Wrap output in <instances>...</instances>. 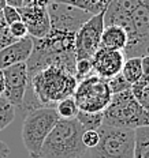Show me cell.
<instances>
[{
    "instance_id": "1",
    "label": "cell",
    "mask_w": 149,
    "mask_h": 158,
    "mask_svg": "<svg viewBox=\"0 0 149 158\" xmlns=\"http://www.w3.org/2000/svg\"><path fill=\"white\" fill-rule=\"evenodd\" d=\"M104 25H119L127 33L125 59L149 53V0H110Z\"/></svg>"
},
{
    "instance_id": "2",
    "label": "cell",
    "mask_w": 149,
    "mask_h": 158,
    "mask_svg": "<svg viewBox=\"0 0 149 158\" xmlns=\"http://www.w3.org/2000/svg\"><path fill=\"white\" fill-rule=\"evenodd\" d=\"M74 38V33L52 27L45 37L33 38V52L26 61L29 79L37 71L52 64L60 65L75 74Z\"/></svg>"
},
{
    "instance_id": "3",
    "label": "cell",
    "mask_w": 149,
    "mask_h": 158,
    "mask_svg": "<svg viewBox=\"0 0 149 158\" xmlns=\"http://www.w3.org/2000/svg\"><path fill=\"white\" fill-rule=\"evenodd\" d=\"M77 85L74 72L55 64L37 71L29 79V86L36 100L41 106L47 108H55L59 101L72 97Z\"/></svg>"
},
{
    "instance_id": "4",
    "label": "cell",
    "mask_w": 149,
    "mask_h": 158,
    "mask_svg": "<svg viewBox=\"0 0 149 158\" xmlns=\"http://www.w3.org/2000/svg\"><path fill=\"white\" fill-rule=\"evenodd\" d=\"M84 127L77 118H59L40 150L38 158H81L86 154L82 142Z\"/></svg>"
},
{
    "instance_id": "5",
    "label": "cell",
    "mask_w": 149,
    "mask_h": 158,
    "mask_svg": "<svg viewBox=\"0 0 149 158\" xmlns=\"http://www.w3.org/2000/svg\"><path fill=\"white\" fill-rule=\"evenodd\" d=\"M103 124L126 130L149 126V112L135 100L131 89L112 94L111 102L103 112Z\"/></svg>"
},
{
    "instance_id": "6",
    "label": "cell",
    "mask_w": 149,
    "mask_h": 158,
    "mask_svg": "<svg viewBox=\"0 0 149 158\" xmlns=\"http://www.w3.org/2000/svg\"><path fill=\"white\" fill-rule=\"evenodd\" d=\"M59 118L55 108L42 106L26 113L21 135L30 158L40 157V150Z\"/></svg>"
},
{
    "instance_id": "7",
    "label": "cell",
    "mask_w": 149,
    "mask_h": 158,
    "mask_svg": "<svg viewBox=\"0 0 149 158\" xmlns=\"http://www.w3.org/2000/svg\"><path fill=\"white\" fill-rule=\"evenodd\" d=\"M97 132L100 140L88 150L92 158H134L135 130L101 124Z\"/></svg>"
},
{
    "instance_id": "8",
    "label": "cell",
    "mask_w": 149,
    "mask_h": 158,
    "mask_svg": "<svg viewBox=\"0 0 149 158\" xmlns=\"http://www.w3.org/2000/svg\"><path fill=\"white\" fill-rule=\"evenodd\" d=\"M72 97L81 112L103 113L111 102L112 93L108 86V81L93 74L78 81Z\"/></svg>"
},
{
    "instance_id": "9",
    "label": "cell",
    "mask_w": 149,
    "mask_h": 158,
    "mask_svg": "<svg viewBox=\"0 0 149 158\" xmlns=\"http://www.w3.org/2000/svg\"><path fill=\"white\" fill-rule=\"evenodd\" d=\"M104 12L93 15L85 22L74 38V55L75 61L82 59H92L101 42V34L104 30Z\"/></svg>"
},
{
    "instance_id": "10",
    "label": "cell",
    "mask_w": 149,
    "mask_h": 158,
    "mask_svg": "<svg viewBox=\"0 0 149 158\" xmlns=\"http://www.w3.org/2000/svg\"><path fill=\"white\" fill-rule=\"evenodd\" d=\"M47 8L52 29L70 31L74 33V34L90 16H93L79 8H75L72 6L63 4V3H58V2H54Z\"/></svg>"
},
{
    "instance_id": "11",
    "label": "cell",
    "mask_w": 149,
    "mask_h": 158,
    "mask_svg": "<svg viewBox=\"0 0 149 158\" xmlns=\"http://www.w3.org/2000/svg\"><path fill=\"white\" fill-rule=\"evenodd\" d=\"M4 75V93L3 97L15 108H21L26 90L29 87V74L26 63L10 65L3 70Z\"/></svg>"
},
{
    "instance_id": "12",
    "label": "cell",
    "mask_w": 149,
    "mask_h": 158,
    "mask_svg": "<svg viewBox=\"0 0 149 158\" xmlns=\"http://www.w3.org/2000/svg\"><path fill=\"white\" fill-rule=\"evenodd\" d=\"M125 63V55L122 51H114V49L100 47L96 51L92 57V67L93 74L100 77L105 81L114 78L122 70Z\"/></svg>"
},
{
    "instance_id": "13",
    "label": "cell",
    "mask_w": 149,
    "mask_h": 158,
    "mask_svg": "<svg viewBox=\"0 0 149 158\" xmlns=\"http://www.w3.org/2000/svg\"><path fill=\"white\" fill-rule=\"evenodd\" d=\"M18 11L30 37L42 38L49 33L51 19L47 7H19Z\"/></svg>"
},
{
    "instance_id": "14",
    "label": "cell",
    "mask_w": 149,
    "mask_h": 158,
    "mask_svg": "<svg viewBox=\"0 0 149 158\" xmlns=\"http://www.w3.org/2000/svg\"><path fill=\"white\" fill-rule=\"evenodd\" d=\"M33 52V37L26 35V37L16 40L11 45L6 47L0 51V68L10 67V65L26 63L29 60Z\"/></svg>"
},
{
    "instance_id": "15",
    "label": "cell",
    "mask_w": 149,
    "mask_h": 158,
    "mask_svg": "<svg viewBox=\"0 0 149 158\" xmlns=\"http://www.w3.org/2000/svg\"><path fill=\"white\" fill-rule=\"evenodd\" d=\"M127 33L119 25H105L101 34L100 47L114 49V51H122L127 45Z\"/></svg>"
},
{
    "instance_id": "16",
    "label": "cell",
    "mask_w": 149,
    "mask_h": 158,
    "mask_svg": "<svg viewBox=\"0 0 149 158\" xmlns=\"http://www.w3.org/2000/svg\"><path fill=\"white\" fill-rule=\"evenodd\" d=\"M55 2L72 6V7L82 10V11L88 12L90 15L105 12L108 4H110V0H55Z\"/></svg>"
},
{
    "instance_id": "17",
    "label": "cell",
    "mask_w": 149,
    "mask_h": 158,
    "mask_svg": "<svg viewBox=\"0 0 149 158\" xmlns=\"http://www.w3.org/2000/svg\"><path fill=\"white\" fill-rule=\"evenodd\" d=\"M121 74L129 83L133 86L135 82H138L142 77V64L141 57H127L125 59V63L122 65Z\"/></svg>"
},
{
    "instance_id": "18",
    "label": "cell",
    "mask_w": 149,
    "mask_h": 158,
    "mask_svg": "<svg viewBox=\"0 0 149 158\" xmlns=\"http://www.w3.org/2000/svg\"><path fill=\"white\" fill-rule=\"evenodd\" d=\"M134 158H149V126L135 130Z\"/></svg>"
},
{
    "instance_id": "19",
    "label": "cell",
    "mask_w": 149,
    "mask_h": 158,
    "mask_svg": "<svg viewBox=\"0 0 149 158\" xmlns=\"http://www.w3.org/2000/svg\"><path fill=\"white\" fill-rule=\"evenodd\" d=\"M55 109L58 112L59 117L66 118V120L77 118V114L79 112L77 104H75L74 97H67V98H64V100L59 101V102L55 105Z\"/></svg>"
},
{
    "instance_id": "20",
    "label": "cell",
    "mask_w": 149,
    "mask_h": 158,
    "mask_svg": "<svg viewBox=\"0 0 149 158\" xmlns=\"http://www.w3.org/2000/svg\"><path fill=\"white\" fill-rule=\"evenodd\" d=\"M77 120L81 123L85 131L93 130L97 131L103 124V113H88V112H78Z\"/></svg>"
},
{
    "instance_id": "21",
    "label": "cell",
    "mask_w": 149,
    "mask_h": 158,
    "mask_svg": "<svg viewBox=\"0 0 149 158\" xmlns=\"http://www.w3.org/2000/svg\"><path fill=\"white\" fill-rule=\"evenodd\" d=\"M15 109L16 108L4 97H0V131L14 121L15 118Z\"/></svg>"
},
{
    "instance_id": "22",
    "label": "cell",
    "mask_w": 149,
    "mask_h": 158,
    "mask_svg": "<svg viewBox=\"0 0 149 158\" xmlns=\"http://www.w3.org/2000/svg\"><path fill=\"white\" fill-rule=\"evenodd\" d=\"M131 91H133L135 100L149 112V83L148 82L140 79V81L135 82L131 86Z\"/></svg>"
},
{
    "instance_id": "23",
    "label": "cell",
    "mask_w": 149,
    "mask_h": 158,
    "mask_svg": "<svg viewBox=\"0 0 149 158\" xmlns=\"http://www.w3.org/2000/svg\"><path fill=\"white\" fill-rule=\"evenodd\" d=\"M93 75V67H92V59H82L75 61V78L77 81L85 79Z\"/></svg>"
},
{
    "instance_id": "24",
    "label": "cell",
    "mask_w": 149,
    "mask_h": 158,
    "mask_svg": "<svg viewBox=\"0 0 149 158\" xmlns=\"http://www.w3.org/2000/svg\"><path fill=\"white\" fill-rule=\"evenodd\" d=\"M108 86H110V90L112 94L122 93V91L131 89V85L123 78V75H122L121 72H119L118 75H115L114 78L108 79Z\"/></svg>"
},
{
    "instance_id": "25",
    "label": "cell",
    "mask_w": 149,
    "mask_h": 158,
    "mask_svg": "<svg viewBox=\"0 0 149 158\" xmlns=\"http://www.w3.org/2000/svg\"><path fill=\"white\" fill-rule=\"evenodd\" d=\"M100 140V135H99L97 131H93V130H88V131H84L82 134V142L86 146V149H93L96 144L99 143Z\"/></svg>"
},
{
    "instance_id": "26",
    "label": "cell",
    "mask_w": 149,
    "mask_h": 158,
    "mask_svg": "<svg viewBox=\"0 0 149 158\" xmlns=\"http://www.w3.org/2000/svg\"><path fill=\"white\" fill-rule=\"evenodd\" d=\"M3 15H4V19H6L7 26L21 21V15H19L18 8L12 7V6H6V7L3 8Z\"/></svg>"
},
{
    "instance_id": "27",
    "label": "cell",
    "mask_w": 149,
    "mask_h": 158,
    "mask_svg": "<svg viewBox=\"0 0 149 158\" xmlns=\"http://www.w3.org/2000/svg\"><path fill=\"white\" fill-rule=\"evenodd\" d=\"M8 30L11 33L12 37H15L16 40H21V38L26 37V35H29L26 25L22 21L15 22V23H12V25H8Z\"/></svg>"
},
{
    "instance_id": "28",
    "label": "cell",
    "mask_w": 149,
    "mask_h": 158,
    "mask_svg": "<svg viewBox=\"0 0 149 158\" xmlns=\"http://www.w3.org/2000/svg\"><path fill=\"white\" fill-rule=\"evenodd\" d=\"M15 41L16 38L11 35V33L8 30V26L7 27H0V51L4 49L6 47H8V45H11Z\"/></svg>"
},
{
    "instance_id": "29",
    "label": "cell",
    "mask_w": 149,
    "mask_h": 158,
    "mask_svg": "<svg viewBox=\"0 0 149 158\" xmlns=\"http://www.w3.org/2000/svg\"><path fill=\"white\" fill-rule=\"evenodd\" d=\"M55 0H24L22 7H48Z\"/></svg>"
},
{
    "instance_id": "30",
    "label": "cell",
    "mask_w": 149,
    "mask_h": 158,
    "mask_svg": "<svg viewBox=\"0 0 149 158\" xmlns=\"http://www.w3.org/2000/svg\"><path fill=\"white\" fill-rule=\"evenodd\" d=\"M141 64H142V77H141V79L149 83V55L141 56Z\"/></svg>"
},
{
    "instance_id": "31",
    "label": "cell",
    "mask_w": 149,
    "mask_h": 158,
    "mask_svg": "<svg viewBox=\"0 0 149 158\" xmlns=\"http://www.w3.org/2000/svg\"><path fill=\"white\" fill-rule=\"evenodd\" d=\"M10 154V147L4 142L0 140V158H7Z\"/></svg>"
},
{
    "instance_id": "32",
    "label": "cell",
    "mask_w": 149,
    "mask_h": 158,
    "mask_svg": "<svg viewBox=\"0 0 149 158\" xmlns=\"http://www.w3.org/2000/svg\"><path fill=\"white\" fill-rule=\"evenodd\" d=\"M7 6H12V7H22L24 6V0H7Z\"/></svg>"
},
{
    "instance_id": "33",
    "label": "cell",
    "mask_w": 149,
    "mask_h": 158,
    "mask_svg": "<svg viewBox=\"0 0 149 158\" xmlns=\"http://www.w3.org/2000/svg\"><path fill=\"white\" fill-rule=\"evenodd\" d=\"M4 93V75H3V70L0 68V97H3Z\"/></svg>"
},
{
    "instance_id": "34",
    "label": "cell",
    "mask_w": 149,
    "mask_h": 158,
    "mask_svg": "<svg viewBox=\"0 0 149 158\" xmlns=\"http://www.w3.org/2000/svg\"><path fill=\"white\" fill-rule=\"evenodd\" d=\"M0 27H7V23H6L4 15H3V10H0Z\"/></svg>"
},
{
    "instance_id": "35",
    "label": "cell",
    "mask_w": 149,
    "mask_h": 158,
    "mask_svg": "<svg viewBox=\"0 0 149 158\" xmlns=\"http://www.w3.org/2000/svg\"><path fill=\"white\" fill-rule=\"evenodd\" d=\"M7 6V0H0V10H3Z\"/></svg>"
},
{
    "instance_id": "36",
    "label": "cell",
    "mask_w": 149,
    "mask_h": 158,
    "mask_svg": "<svg viewBox=\"0 0 149 158\" xmlns=\"http://www.w3.org/2000/svg\"><path fill=\"white\" fill-rule=\"evenodd\" d=\"M148 55H149V53H148Z\"/></svg>"
}]
</instances>
